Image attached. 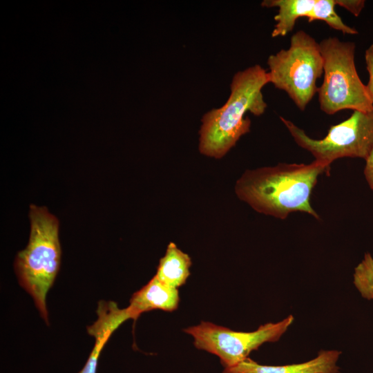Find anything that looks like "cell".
I'll list each match as a JSON object with an SVG mask.
<instances>
[{
	"mask_svg": "<svg viewBox=\"0 0 373 373\" xmlns=\"http://www.w3.org/2000/svg\"><path fill=\"white\" fill-rule=\"evenodd\" d=\"M329 170L316 160L247 170L236 181L235 192L260 213L283 220L291 212L302 211L318 220L310 196L318 176Z\"/></svg>",
	"mask_w": 373,
	"mask_h": 373,
	"instance_id": "cell-1",
	"label": "cell"
},
{
	"mask_svg": "<svg viewBox=\"0 0 373 373\" xmlns=\"http://www.w3.org/2000/svg\"><path fill=\"white\" fill-rule=\"evenodd\" d=\"M268 83V72L258 64L234 75L225 104L201 119L199 151L202 155L220 159L249 132L251 121L244 115L247 111L256 116L265 113L267 104L261 90Z\"/></svg>",
	"mask_w": 373,
	"mask_h": 373,
	"instance_id": "cell-2",
	"label": "cell"
},
{
	"mask_svg": "<svg viewBox=\"0 0 373 373\" xmlns=\"http://www.w3.org/2000/svg\"><path fill=\"white\" fill-rule=\"evenodd\" d=\"M30 238L15 258V269L22 287L31 295L48 323L46 296L59 271L61 246L59 220L44 207H30Z\"/></svg>",
	"mask_w": 373,
	"mask_h": 373,
	"instance_id": "cell-3",
	"label": "cell"
},
{
	"mask_svg": "<svg viewBox=\"0 0 373 373\" xmlns=\"http://www.w3.org/2000/svg\"><path fill=\"white\" fill-rule=\"evenodd\" d=\"M319 46L324 72L323 84L317 92L320 108L328 115L345 109L372 111L373 102L356 71L355 44L329 37Z\"/></svg>",
	"mask_w": 373,
	"mask_h": 373,
	"instance_id": "cell-4",
	"label": "cell"
},
{
	"mask_svg": "<svg viewBox=\"0 0 373 373\" xmlns=\"http://www.w3.org/2000/svg\"><path fill=\"white\" fill-rule=\"evenodd\" d=\"M267 65L269 83L284 90L304 111L318 92L316 81L323 73L319 43L304 30H298L291 36L287 50L269 57Z\"/></svg>",
	"mask_w": 373,
	"mask_h": 373,
	"instance_id": "cell-5",
	"label": "cell"
},
{
	"mask_svg": "<svg viewBox=\"0 0 373 373\" xmlns=\"http://www.w3.org/2000/svg\"><path fill=\"white\" fill-rule=\"evenodd\" d=\"M280 119L295 142L325 166H330L334 160L343 157L365 160L373 151V110L354 111L349 118L332 126L327 135L320 140L309 137L290 120L283 117Z\"/></svg>",
	"mask_w": 373,
	"mask_h": 373,
	"instance_id": "cell-6",
	"label": "cell"
},
{
	"mask_svg": "<svg viewBox=\"0 0 373 373\" xmlns=\"http://www.w3.org/2000/svg\"><path fill=\"white\" fill-rule=\"evenodd\" d=\"M294 321L292 315L278 323H268L253 332H238L202 321L184 332L193 337L196 348L216 355L224 367H233L267 342H276Z\"/></svg>",
	"mask_w": 373,
	"mask_h": 373,
	"instance_id": "cell-7",
	"label": "cell"
},
{
	"mask_svg": "<svg viewBox=\"0 0 373 373\" xmlns=\"http://www.w3.org/2000/svg\"><path fill=\"white\" fill-rule=\"evenodd\" d=\"M97 313V321L88 327V332L95 337V343L85 365L79 373H97L100 353L111 334L124 322L133 318L128 307L120 309L114 302L99 303Z\"/></svg>",
	"mask_w": 373,
	"mask_h": 373,
	"instance_id": "cell-8",
	"label": "cell"
},
{
	"mask_svg": "<svg viewBox=\"0 0 373 373\" xmlns=\"http://www.w3.org/2000/svg\"><path fill=\"white\" fill-rule=\"evenodd\" d=\"M340 354L336 350H322L309 361L280 366L261 365L248 357L233 367H224L222 373H338L336 362Z\"/></svg>",
	"mask_w": 373,
	"mask_h": 373,
	"instance_id": "cell-9",
	"label": "cell"
},
{
	"mask_svg": "<svg viewBox=\"0 0 373 373\" xmlns=\"http://www.w3.org/2000/svg\"><path fill=\"white\" fill-rule=\"evenodd\" d=\"M179 302L178 289L164 284L154 276L133 294L128 307L136 320L141 314L153 309L173 312L178 308Z\"/></svg>",
	"mask_w": 373,
	"mask_h": 373,
	"instance_id": "cell-10",
	"label": "cell"
},
{
	"mask_svg": "<svg viewBox=\"0 0 373 373\" xmlns=\"http://www.w3.org/2000/svg\"><path fill=\"white\" fill-rule=\"evenodd\" d=\"M191 265L190 256L170 242L165 255L160 260L155 276L164 284L178 289L186 282Z\"/></svg>",
	"mask_w": 373,
	"mask_h": 373,
	"instance_id": "cell-11",
	"label": "cell"
},
{
	"mask_svg": "<svg viewBox=\"0 0 373 373\" xmlns=\"http://www.w3.org/2000/svg\"><path fill=\"white\" fill-rule=\"evenodd\" d=\"M316 0H265L261 6L265 8H278L274 17L276 22L271 32L272 37H284L294 28L300 17H306L311 12Z\"/></svg>",
	"mask_w": 373,
	"mask_h": 373,
	"instance_id": "cell-12",
	"label": "cell"
},
{
	"mask_svg": "<svg viewBox=\"0 0 373 373\" xmlns=\"http://www.w3.org/2000/svg\"><path fill=\"white\" fill-rule=\"evenodd\" d=\"M335 0H316V3L307 17L309 22L316 20L325 21L330 28L343 34L355 35L358 31L346 25L336 12Z\"/></svg>",
	"mask_w": 373,
	"mask_h": 373,
	"instance_id": "cell-13",
	"label": "cell"
},
{
	"mask_svg": "<svg viewBox=\"0 0 373 373\" xmlns=\"http://www.w3.org/2000/svg\"><path fill=\"white\" fill-rule=\"evenodd\" d=\"M353 279L361 296L366 299H373V258L370 254L366 253L355 267Z\"/></svg>",
	"mask_w": 373,
	"mask_h": 373,
	"instance_id": "cell-14",
	"label": "cell"
},
{
	"mask_svg": "<svg viewBox=\"0 0 373 373\" xmlns=\"http://www.w3.org/2000/svg\"><path fill=\"white\" fill-rule=\"evenodd\" d=\"M365 61L367 70L369 74V80L366 87L373 102V44L370 46L365 50Z\"/></svg>",
	"mask_w": 373,
	"mask_h": 373,
	"instance_id": "cell-15",
	"label": "cell"
},
{
	"mask_svg": "<svg viewBox=\"0 0 373 373\" xmlns=\"http://www.w3.org/2000/svg\"><path fill=\"white\" fill-rule=\"evenodd\" d=\"M336 5H338L352 15L357 17L364 8L365 1L363 0H335Z\"/></svg>",
	"mask_w": 373,
	"mask_h": 373,
	"instance_id": "cell-16",
	"label": "cell"
},
{
	"mask_svg": "<svg viewBox=\"0 0 373 373\" xmlns=\"http://www.w3.org/2000/svg\"><path fill=\"white\" fill-rule=\"evenodd\" d=\"M363 171L365 178L370 188L373 191V151L365 160V165Z\"/></svg>",
	"mask_w": 373,
	"mask_h": 373,
	"instance_id": "cell-17",
	"label": "cell"
}]
</instances>
